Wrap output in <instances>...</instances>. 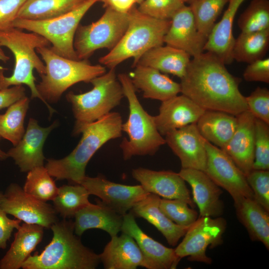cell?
<instances>
[{"mask_svg": "<svg viewBox=\"0 0 269 269\" xmlns=\"http://www.w3.org/2000/svg\"><path fill=\"white\" fill-rule=\"evenodd\" d=\"M223 61L206 51L192 57L180 83L181 93L205 110L237 116L248 110L239 90L240 78L227 69Z\"/></svg>", "mask_w": 269, "mask_h": 269, "instance_id": "6da1fadb", "label": "cell"}, {"mask_svg": "<svg viewBox=\"0 0 269 269\" xmlns=\"http://www.w3.org/2000/svg\"><path fill=\"white\" fill-rule=\"evenodd\" d=\"M123 122L117 112H111L87 125L81 138L67 156L60 159H48L45 166L50 175L57 180L66 179L80 184L86 176V166L96 152L108 141L122 135Z\"/></svg>", "mask_w": 269, "mask_h": 269, "instance_id": "7a4b0ae2", "label": "cell"}, {"mask_svg": "<svg viewBox=\"0 0 269 269\" xmlns=\"http://www.w3.org/2000/svg\"><path fill=\"white\" fill-rule=\"evenodd\" d=\"M53 237L40 254L30 256L23 269H95L99 255L85 246L74 234L73 222L65 219L50 228Z\"/></svg>", "mask_w": 269, "mask_h": 269, "instance_id": "3957f363", "label": "cell"}, {"mask_svg": "<svg viewBox=\"0 0 269 269\" xmlns=\"http://www.w3.org/2000/svg\"><path fill=\"white\" fill-rule=\"evenodd\" d=\"M0 44L9 49L15 58L14 68L9 77L5 76L3 70L0 69V90L11 86L26 85L31 91V98L40 99L46 105L51 116L55 111L39 94L33 75L34 69L39 75L45 73V64L36 50L39 47H49L50 42L37 33H26L11 27L0 31Z\"/></svg>", "mask_w": 269, "mask_h": 269, "instance_id": "277c9868", "label": "cell"}, {"mask_svg": "<svg viewBox=\"0 0 269 269\" xmlns=\"http://www.w3.org/2000/svg\"><path fill=\"white\" fill-rule=\"evenodd\" d=\"M129 15L128 28L119 43L99 59L101 65L109 69L131 58L134 59V67L146 51L164 43L170 20L151 17L141 13L135 6L129 11Z\"/></svg>", "mask_w": 269, "mask_h": 269, "instance_id": "5b68a950", "label": "cell"}, {"mask_svg": "<svg viewBox=\"0 0 269 269\" xmlns=\"http://www.w3.org/2000/svg\"><path fill=\"white\" fill-rule=\"evenodd\" d=\"M45 63V73L40 75L41 80L36 88L46 102L56 103L63 93L73 85L89 83L106 72L100 64L92 65L88 60H73L62 57L49 47L36 49Z\"/></svg>", "mask_w": 269, "mask_h": 269, "instance_id": "8992f818", "label": "cell"}, {"mask_svg": "<svg viewBox=\"0 0 269 269\" xmlns=\"http://www.w3.org/2000/svg\"><path fill=\"white\" fill-rule=\"evenodd\" d=\"M118 79L129 108L128 119L122 126V131L128 136L120 144L123 158L128 160L134 156L154 155L166 143L165 138L158 131L153 116L148 114L140 104L129 75L121 73Z\"/></svg>", "mask_w": 269, "mask_h": 269, "instance_id": "52a82bcc", "label": "cell"}, {"mask_svg": "<svg viewBox=\"0 0 269 269\" xmlns=\"http://www.w3.org/2000/svg\"><path fill=\"white\" fill-rule=\"evenodd\" d=\"M90 83L93 86L91 90L79 94L70 92L66 96L75 119L74 135L81 134L87 125L111 113L125 97L115 68L110 69Z\"/></svg>", "mask_w": 269, "mask_h": 269, "instance_id": "ba28073f", "label": "cell"}, {"mask_svg": "<svg viewBox=\"0 0 269 269\" xmlns=\"http://www.w3.org/2000/svg\"><path fill=\"white\" fill-rule=\"evenodd\" d=\"M101 0H87L74 10L57 17L42 20L16 18L12 27L37 33L51 44L50 48L62 57L78 60L74 47L77 28L83 16Z\"/></svg>", "mask_w": 269, "mask_h": 269, "instance_id": "9c48e42d", "label": "cell"}, {"mask_svg": "<svg viewBox=\"0 0 269 269\" xmlns=\"http://www.w3.org/2000/svg\"><path fill=\"white\" fill-rule=\"evenodd\" d=\"M105 8L97 21L78 26L74 39V47L78 60H88L100 49L111 50L125 33L129 23V12L120 13L110 8Z\"/></svg>", "mask_w": 269, "mask_h": 269, "instance_id": "30bf717a", "label": "cell"}, {"mask_svg": "<svg viewBox=\"0 0 269 269\" xmlns=\"http://www.w3.org/2000/svg\"><path fill=\"white\" fill-rule=\"evenodd\" d=\"M226 220L220 217L199 216L188 229L184 238L174 249L181 259L211 264L212 259L206 255L208 247H215L221 243L226 228Z\"/></svg>", "mask_w": 269, "mask_h": 269, "instance_id": "8fae6325", "label": "cell"}, {"mask_svg": "<svg viewBox=\"0 0 269 269\" xmlns=\"http://www.w3.org/2000/svg\"><path fill=\"white\" fill-rule=\"evenodd\" d=\"M207 162L204 172L220 188L227 191L234 201L243 197L254 199L246 175L222 149L205 140Z\"/></svg>", "mask_w": 269, "mask_h": 269, "instance_id": "7c38bea8", "label": "cell"}, {"mask_svg": "<svg viewBox=\"0 0 269 269\" xmlns=\"http://www.w3.org/2000/svg\"><path fill=\"white\" fill-rule=\"evenodd\" d=\"M3 194L0 208L24 223L50 228L59 221L53 206L27 194L16 183L10 184Z\"/></svg>", "mask_w": 269, "mask_h": 269, "instance_id": "4fadbf2b", "label": "cell"}, {"mask_svg": "<svg viewBox=\"0 0 269 269\" xmlns=\"http://www.w3.org/2000/svg\"><path fill=\"white\" fill-rule=\"evenodd\" d=\"M80 184L87 189L90 195L98 196L103 203L122 216L149 194L141 185L117 183L103 176H86Z\"/></svg>", "mask_w": 269, "mask_h": 269, "instance_id": "5bb4252c", "label": "cell"}, {"mask_svg": "<svg viewBox=\"0 0 269 269\" xmlns=\"http://www.w3.org/2000/svg\"><path fill=\"white\" fill-rule=\"evenodd\" d=\"M165 140L179 158L182 168L205 171L207 162L205 139L200 134L196 123L168 133Z\"/></svg>", "mask_w": 269, "mask_h": 269, "instance_id": "9a60e30c", "label": "cell"}, {"mask_svg": "<svg viewBox=\"0 0 269 269\" xmlns=\"http://www.w3.org/2000/svg\"><path fill=\"white\" fill-rule=\"evenodd\" d=\"M57 125L58 123L55 122L48 127L42 128L35 119H29L21 140L7 152L21 172H28L35 167L43 166V144L49 134Z\"/></svg>", "mask_w": 269, "mask_h": 269, "instance_id": "2e32d148", "label": "cell"}, {"mask_svg": "<svg viewBox=\"0 0 269 269\" xmlns=\"http://www.w3.org/2000/svg\"><path fill=\"white\" fill-rule=\"evenodd\" d=\"M132 176L149 193L163 198L183 200L192 208L195 206L185 181L178 173L139 167L133 169Z\"/></svg>", "mask_w": 269, "mask_h": 269, "instance_id": "e0dca14e", "label": "cell"}, {"mask_svg": "<svg viewBox=\"0 0 269 269\" xmlns=\"http://www.w3.org/2000/svg\"><path fill=\"white\" fill-rule=\"evenodd\" d=\"M170 20L164 37V43L183 50L192 57L204 52L207 38L198 30L189 5L180 8Z\"/></svg>", "mask_w": 269, "mask_h": 269, "instance_id": "ac0fdd59", "label": "cell"}, {"mask_svg": "<svg viewBox=\"0 0 269 269\" xmlns=\"http://www.w3.org/2000/svg\"><path fill=\"white\" fill-rule=\"evenodd\" d=\"M121 231L132 237L147 261L150 269H176L181 259L174 249L168 248L144 233L132 212L123 216Z\"/></svg>", "mask_w": 269, "mask_h": 269, "instance_id": "d6986e66", "label": "cell"}, {"mask_svg": "<svg viewBox=\"0 0 269 269\" xmlns=\"http://www.w3.org/2000/svg\"><path fill=\"white\" fill-rule=\"evenodd\" d=\"M236 117L235 131L221 149L246 176L253 170L254 161L255 118L248 110Z\"/></svg>", "mask_w": 269, "mask_h": 269, "instance_id": "ffe728a7", "label": "cell"}, {"mask_svg": "<svg viewBox=\"0 0 269 269\" xmlns=\"http://www.w3.org/2000/svg\"><path fill=\"white\" fill-rule=\"evenodd\" d=\"M205 110L184 95H176L162 102L159 113L153 116L161 135L187 125L196 123Z\"/></svg>", "mask_w": 269, "mask_h": 269, "instance_id": "44dd1931", "label": "cell"}, {"mask_svg": "<svg viewBox=\"0 0 269 269\" xmlns=\"http://www.w3.org/2000/svg\"><path fill=\"white\" fill-rule=\"evenodd\" d=\"M178 173L191 186L200 216L218 217L223 214L224 204L220 199L222 191L204 171L181 168Z\"/></svg>", "mask_w": 269, "mask_h": 269, "instance_id": "7402d4cb", "label": "cell"}, {"mask_svg": "<svg viewBox=\"0 0 269 269\" xmlns=\"http://www.w3.org/2000/svg\"><path fill=\"white\" fill-rule=\"evenodd\" d=\"M99 257L106 269H135L138 267L150 269L135 240L124 232L111 237Z\"/></svg>", "mask_w": 269, "mask_h": 269, "instance_id": "603a6c76", "label": "cell"}, {"mask_svg": "<svg viewBox=\"0 0 269 269\" xmlns=\"http://www.w3.org/2000/svg\"><path fill=\"white\" fill-rule=\"evenodd\" d=\"M134 67L129 76L136 90L142 92L144 98L163 102L181 93L180 83L159 71L139 65Z\"/></svg>", "mask_w": 269, "mask_h": 269, "instance_id": "cb8c5ba5", "label": "cell"}, {"mask_svg": "<svg viewBox=\"0 0 269 269\" xmlns=\"http://www.w3.org/2000/svg\"><path fill=\"white\" fill-rule=\"evenodd\" d=\"M245 0H229L228 7L219 21L216 23L209 35L204 51L216 55L225 64L234 60L232 50L235 38L233 25L238 9Z\"/></svg>", "mask_w": 269, "mask_h": 269, "instance_id": "d4e9b609", "label": "cell"}, {"mask_svg": "<svg viewBox=\"0 0 269 269\" xmlns=\"http://www.w3.org/2000/svg\"><path fill=\"white\" fill-rule=\"evenodd\" d=\"M123 216L97 200L96 204L91 203L75 214L74 233L80 236L88 229H99L113 237L121 231Z\"/></svg>", "mask_w": 269, "mask_h": 269, "instance_id": "484cf974", "label": "cell"}, {"mask_svg": "<svg viewBox=\"0 0 269 269\" xmlns=\"http://www.w3.org/2000/svg\"><path fill=\"white\" fill-rule=\"evenodd\" d=\"M160 199L159 196L149 193L131 209V212L134 216L141 217L153 225L169 245L175 246L189 227L179 226L170 220L160 209Z\"/></svg>", "mask_w": 269, "mask_h": 269, "instance_id": "4316f807", "label": "cell"}, {"mask_svg": "<svg viewBox=\"0 0 269 269\" xmlns=\"http://www.w3.org/2000/svg\"><path fill=\"white\" fill-rule=\"evenodd\" d=\"M43 227L24 223L17 229L14 239L2 258L0 269H19L41 241Z\"/></svg>", "mask_w": 269, "mask_h": 269, "instance_id": "83f0119b", "label": "cell"}, {"mask_svg": "<svg viewBox=\"0 0 269 269\" xmlns=\"http://www.w3.org/2000/svg\"><path fill=\"white\" fill-rule=\"evenodd\" d=\"M237 217L251 239L269 249V212L254 199L243 197L234 201Z\"/></svg>", "mask_w": 269, "mask_h": 269, "instance_id": "f1b7e54d", "label": "cell"}, {"mask_svg": "<svg viewBox=\"0 0 269 269\" xmlns=\"http://www.w3.org/2000/svg\"><path fill=\"white\" fill-rule=\"evenodd\" d=\"M191 57L183 50L166 44L162 45L146 51L136 65L151 67L181 79L185 74Z\"/></svg>", "mask_w": 269, "mask_h": 269, "instance_id": "f546056e", "label": "cell"}, {"mask_svg": "<svg viewBox=\"0 0 269 269\" xmlns=\"http://www.w3.org/2000/svg\"><path fill=\"white\" fill-rule=\"evenodd\" d=\"M237 124L236 116L214 110H205L196 123L203 138L220 148L231 138Z\"/></svg>", "mask_w": 269, "mask_h": 269, "instance_id": "4dcf8cb0", "label": "cell"}, {"mask_svg": "<svg viewBox=\"0 0 269 269\" xmlns=\"http://www.w3.org/2000/svg\"><path fill=\"white\" fill-rule=\"evenodd\" d=\"M87 0H26L16 18L42 20L64 15Z\"/></svg>", "mask_w": 269, "mask_h": 269, "instance_id": "1f68e13d", "label": "cell"}, {"mask_svg": "<svg viewBox=\"0 0 269 269\" xmlns=\"http://www.w3.org/2000/svg\"><path fill=\"white\" fill-rule=\"evenodd\" d=\"M269 47V29L241 32L235 38L232 50L233 60L249 64L264 58Z\"/></svg>", "mask_w": 269, "mask_h": 269, "instance_id": "d6a6232c", "label": "cell"}, {"mask_svg": "<svg viewBox=\"0 0 269 269\" xmlns=\"http://www.w3.org/2000/svg\"><path fill=\"white\" fill-rule=\"evenodd\" d=\"M89 194L82 185H64L58 188L52 200L53 207L57 214L64 219L72 218L82 209L88 206Z\"/></svg>", "mask_w": 269, "mask_h": 269, "instance_id": "836d02e7", "label": "cell"}, {"mask_svg": "<svg viewBox=\"0 0 269 269\" xmlns=\"http://www.w3.org/2000/svg\"><path fill=\"white\" fill-rule=\"evenodd\" d=\"M29 99L25 96L0 114V136L15 146L22 137L25 130L24 120L29 107Z\"/></svg>", "mask_w": 269, "mask_h": 269, "instance_id": "e575fe53", "label": "cell"}, {"mask_svg": "<svg viewBox=\"0 0 269 269\" xmlns=\"http://www.w3.org/2000/svg\"><path fill=\"white\" fill-rule=\"evenodd\" d=\"M229 0H197L189 4L199 32L207 38Z\"/></svg>", "mask_w": 269, "mask_h": 269, "instance_id": "d590c367", "label": "cell"}, {"mask_svg": "<svg viewBox=\"0 0 269 269\" xmlns=\"http://www.w3.org/2000/svg\"><path fill=\"white\" fill-rule=\"evenodd\" d=\"M23 189L27 194L44 202L52 200L58 190L47 169L43 166L28 171Z\"/></svg>", "mask_w": 269, "mask_h": 269, "instance_id": "8d00e7d4", "label": "cell"}, {"mask_svg": "<svg viewBox=\"0 0 269 269\" xmlns=\"http://www.w3.org/2000/svg\"><path fill=\"white\" fill-rule=\"evenodd\" d=\"M238 25L242 32L269 29V0H252L238 18Z\"/></svg>", "mask_w": 269, "mask_h": 269, "instance_id": "74e56055", "label": "cell"}, {"mask_svg": "<svg viewBox=\"0 0 269 269\" xmlns=\"http://www.w3.org/2000/svg\"><path fill=\"white\" fill-rule=\"evenodd\" d=\"M180 199H160L159 207L163 213L172 222L179 226L189 227L198 218L197 212Z\"/></svg>", "mask_w": 269, "mask_h": 269, "instance_id": "f35d334b", "label": "cell"}, {"mask_svg": "<svg viewBox=\"0 0 269 269\" xmlns=\"http://www.w3.org/2000/svg\"><path fill=\"white\" fill-rule=\"evenodd\" d=\"M269 169V124L255 118V154L253 169Z\"/></svg>", "mask_w": 269, "mask_h": 269, "instance_id": "ab89813d", "label": "cell"}, {"mask_svg": "<svg viewBox=\"0 0 269 269\" xmlns=\"http://www.w3.org/2000/svg\"><path fill=\"white\" fill-rule=\"evenodd\" d=\"M137 7L142 13L161 20H171L185 3L183 0H143Z\"/></svg>", "mask_w": 269, "mask_h": 269, "instance_id": "60d3db41", "label": "cell"}, {"mask_svg": "<svg viewBox=\"0 0 269 269\" xmlns=\"http://www.w3.org/2000/svg\"><path fill=\"white\" fill-rule=\"evenodd\" d=\"M246 179L251 188L254 199L266 211L269 212V171L252 170Z\"/></svg>", "mask_w": 269, "mask_h": 269, "instance_id": "b9f144b4", "label": "cell"}, {"mask_svg": "<svg viewBox=\"0 0 269 269\" xmlns=\"http://www.w3.org/2000/svg\"><path fill=\"white\" fill-rule=\"evenodd\" d=\"M248 110L257 119L269 124V90L258 87L245 97Z\"/></svg>", "mask_w": 269, "mask_h": 269, "instance_id": "7bdbcfd3", "label": "cell"}, {"mask_svg": "<svg viewBox=\"0 0 269 269\" xmlns=\"http://www.w3.org/2000/svg\"><path fill=\"white\" fill-rule=\"evenodd\" d=\"M26 0H0V31L12 27Z\"/></svg>", "mask_w": 269, "mask_h": 269, "instance_id": "ee69618b", "label": "cell"}, {"mask_svg": "<svg viewBox=\"0 0 269 269\" xmlns=\"http://www.w3.org/2000/svg\"><path fill=\"white\" fill-rule=\"evenodd\" d=\"M248 82L269 83V58H262L248 64L243 74Z\"/></svg>", "mask_w": 269, "mask_h": 269, "instance_id": "f6af8a7d", "label": "cell"}, {"mask_svg": "<svg viewBox=\"0 0 269 269\" xmlns=\"http://www.w3.org/2000/svg\"><path fill=\"white\" fill-rule=\"evenodd\" d=\"M6 215L0 207V249H2L6 248L13 230L18 229L21 221L17 219H10Z\"/></svg>", "mask_w": 269, "mask_h": 269, "instance_id": "bcb514c9", "label": "cell"}, {"mask_svg": "<svg viewBox=\"0 0 269 269\" xmlns=\"http://www.w3.org/2000/svg\"><path fill=\"white\" fill-rule=\"evenodd\" d=\"M25 89L22 85L0 90V110L9 106L25 96Z\"/></svg>", "mask_w": 269, "mask_h": 269, "instance_id": "7dc6e473", "label": "cell"}, {"mask_svg": "<svg viewBox=\"0 0 269 269\" xmlns=\"http://www.w3.org/2000/svg\"><path fill=\"white\" fill-rule=\"evenodd\" d=\"M103 7L120 13H128L136 3V0H101Z\"/></svg>", "mask_w": 269, "mask_h": 269, "instance_id": "c3c4849f", "label": "cell"}, {"mask_svg": "<svg viewBox=\"0 0 269 269\" xmlns=\"http://www.w3.org/2000/svg\"><path fill=\"white\" fill-rule=\"evenodd\" d=\"M9 59L8 56L6 55L1 48V46L0 44V61L3 63H6Z\"/></svg>", "mask_w": 269, "mask_h": 269, "instance_id": "681fc988", "label": "cell"}, {"mask_svg": "<svg viewBox=\"0 0 269 269\" xmlns=\"http://www.w3.org/2000/svg\"><path fill=\"white\" fill-rule=\"evenodd\" d=\"M8 155L7 153H5L2 151L1 149L0 148V160H3L6 159L8 157Z\"/></svg>", "mask_w": 269, "mask_h": 269, "instance_id": "f907efd6", "label": "cell"}, {"mask_svg": "<svg viewBox=\"0 0 269 269\" xmlns=\"http://www.w3.org/2000/svg\"><path fill=\"white\" fill-rule=\"evenodd\" d=\"M197 0H183V1L185 3H187L190 4L191 3Z\"/></svg>", "mask_w": 269, "mask_h": 269, "instance_id": "816d5d0a", "label": "cell"}, {"mask_svg": "<svg viewBox=\"0 0 269 269\" xmlns=\"http://www.w3.org/2000/svg\"><path fill=\"white\" fill-rule=\"evenodd\" d=\"M3 196H4V194L1 191H0V204L1 203V202H2L3 200Z\"/></svg>", "mask_w": 269, "mask_h": 269, "instance_id": "f5cc1de1", "label": "cell"}, {"mask_svg": "<svg viewBox=\"0 0 269 269\" xmlns=\"http://www.w3.org/2000/svg\"><path fill=\"white\" fill-rule=\"evenodd\" d=\"M143 0H136V3L139 4L140 2L142 1Z\"/></svg>", "mask_w": 269, "mask_h": 269, "instance_id": "db71d44e", "label": "cell"}]
</instances>
